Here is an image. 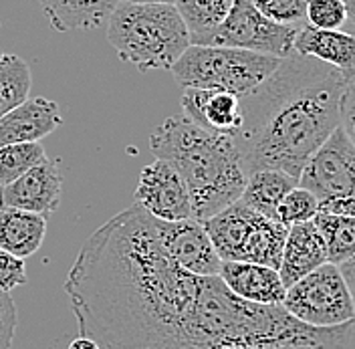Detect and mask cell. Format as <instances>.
Returning a JSON list of instances; mask_svg holds the SVG:
<instances>
[{
  "instance_id": "18",
  "label": "cell",
  "mask_w": 355,
  "mask_h": 349,
  "mask_svg": "<svg viewBox=\"0 0 355 349\" xmlns=\"http://www.w3.org/2000/svg\"><path fill=\"white\" fill-rule=\"evenodd\" d=\"M55 31L75 33L103 26L119 0H39Z\"/></svg>"
},
{
  "instance_id": "8",
  "label": "cell",
  "mask_w": 355,
  "mask_h": 349,
  "mask_svg": "<svg viewBox=\"0 0 355 349\" xmlns=\"http://www.w3.org/2000/svg\"><path fill=\"white\" fill-rule=\"evenodd\" d=\"M283 307L311 327H337L355 321V305L339 266L325 262L287 287Z\"/></svg>"
},
{
  "instance_id": "30",
  "label": "cell",
  "mask_w": 355,
  "mask_h": 349,
  "mask_svg": "<svg viewBox=\"0 0 355 349\" xmlns=\"http://www.w3.org/2000/svg\"><path fill=\"white\" fill-rule=\"evenodd\" d=\"M339 113H341V128L355 146V77L345 83V89L341 93Z\"/></svg>"
},
{
  "instance_id": "11",
  "label": "cell",
  "mask_w": 355,
  "mask_h": 349,
  "mask_svg": "<svg viewBox=\"0 0 355 349\" xmlns=\"http://www.w3.org/2000/svg\"><path fill=\"white\" fill-rule=\"evenodd\" d=\"M155 232L164 250L178 266L198 277H218L222 259L202 222L194 219L174 222L155 219Z\"/></svg>"
},
{
  "instance_id": "5",
  "label": "cell",
  "mask_w": 355,
  "mask_h": 349,
  "mask_svg": "<svg viewBox=\"0 0 355 349\" xmlns=\"http://www.w3.org/2000/svg\"><path fill=\"white\" fill-rule=\"evenodd\" d=\"M279 63V57L246 49L190 44L170 71L184 89H218L244 95L261 85Z\"/></svg>"
},
{
  "instance_id": "22",
  "label": "cell",
  "mask_w": 355,
  "mask_h": 349,
  "mask_svg": "<svg viewBox=\"0 0 355 349\" xmlns=\"http://www.w3.org/2000/svg\"><path fill=\"white\" fill-rule=\"evenodd\" d=\"M33 75L19 55L0 49V117L28 99Z\"/></svg>"
},
{
  "instance_id": "29",
  "label": "cell",
  "mask_w": 355,
  "mask_h": 349,
  "mask_svg": "<svg viewBox=\"0 0 355 349\" xmlns=\"http://www.w3.org/2000/svg\"><path fill=\"white\" fill-rule=\"evenodd\" d=\"M19 313L10 293L0 291V349H10L17 333Z\"/></svg>"
},
{
  "instance_id": "17",
  "label": "cell",
  "mask_w": 355,
  "mask_h": 349,
  "mask_svg": "<svg viewBox=\"0 0 355 349\" xmlns=\"http://www.w3.org/2000/svg\"><path fill=\"white\" fill-rule=\"evenodd\" d=\"M325 262H327V244L313 220L288 226L281 264L277 269L285 289Z\"/></svg>"
},
{
  "instance_id": "31",
  "label": "cell",
  "mask_w": 355,
  "mask_h": 349,
  "mask_svg": "<svg viewBox=\"0 0 355 349\" xmlns=\"http://www.w3.org/2000/svg\"><path fill=\"white\" fill-rule=\"evenodd\" d=\"M337 266H339V273H341L343 281H345L347 289H349V295H352L355 305V253L347 261H343L341 264H337Z\"/></svg>"
},
{
  "instance_id": "19",
  "label": "cell",
  "mask_w": 355,
  "mask_h": 349,
  "mask_svg": "<svg viewBox=\"0 0 355 349\" xmlns=\"http://www.w3.org/2000/svg\"><path fill=\"white\" fill-rule=\"evenodd\" d=\"M46 237V219L19 208H0V248L19 257H33Z\"/></svg>"
},
{
  "instance_id": "6",
  "label": "cell",
  "mask_w": 355,
  "mask_h": 349,
  "mask_svg": "<svg viewBox=\"0 0 355 349\" xmlns=\"http://www.w3.org/2000/svg\"><path fill=\"white\" fill-rule=\"evenodd\" d=\"M222 261H244L279 269L287 226L248 208L241 200L202 220Z\"/></svg>"
},
{
  "instance_id": "27",
  "label": "cell",
  "mask_w": 355,
  "mask_h": 349,
  "mask_svg": "<svg viewBox=\"0 0 355 349\" xmlns=\"http://www.w3.org/2000/svg\"><path fill=\"white\" fill-rule=\"evenodd\" d=\"M266 19L281 24L299 26L305 22V10L309 0H250Z\"/></svg>"
},
{
  "instance_id": "9",
  "label": "cell",
  "mask_w": 355,
  "mask_h": 349,
  "mask_svg": "<svg viewBox=\"0 0 355 349\" xmlns=\"http://www.w3.org/2000/svg\"><path fill=\"white\" fill-rule=\"evenodd\" d=\"M297 28L299 26L281 24L266 19L250 0H232L226 19L212 33L208 44L246 49L285 59L295 53L293 43Z\"/></svg>"
},
{
  "instance_id": "21",
  "label": "cell",
  "mask_w": 355,
  "mask_h": 349,
  "mask_svg": "<svg viewBox=\"0 0 355 349\" xmlns=\"http://www.w3.org/2000/svg\"><path fill=\"white\" fill-rule=\"evenodd\" d=\"M174 6L186 24L190 44H208L226 19L232 0H174Z\"/></svg>"
},
{
  "instance_id": "24",
  "label": "cell",
  "mask_w": 355,
  "mask_h": 349,
  "mask_svg": "<svg viewBox=\"0 0 355 349\" xmlns=\"http://www.w3.org/2000/svg\"><path fill=\"white\" fill-rule=\"evenodd\" d=\"M46 160V152L39 142L10 144L0 148V186L15 182L33 166Z\"/></svg>"
},
{
  "instance_id": "2",
  "label": "cell",
  "mask_w": 355,
  "mask_h": 349,
  "mask_svg": "<svg viewBox=\"0 0 355 349\" xmlns=\"http://www.w3.org/2000/svg\"><path fill=\"white\" fill-rule=\"evenodd\" d=\"M345 83L331 65L293 53L261 85L239 95L243 130L232 139L244 174L281 170L299 180L311 155L341 126Z\"/></svg>"
},
{
  "instance_id": "3",
  "label": "cell",
  "mask_w": 355,
  "mask_h": 349,
  "mask_svg": "<svg viewBox=\"0 0 355 349\" xmlns=\"http://www.w3.org/2000/svg\"><path fill=\"white\" fill-rule=\"evenodd\" d=\"M150 150L184 178L192 200V219L198 222L214 216L243 194L248 176L228 135L202 130L186 115H172L150 133Z\"/></svg>"
},
{
  "instance_id": "33",
  "label": "cell",
  "mask_w": 355,
  "mask_h": 349,
  "mask_svg": "<svg viewBox=\"0 0 355 349\" xmlns=\"http://www.w3.org/2000/svg\"><path fill=\"white\" fill-rule=\"evenodd\" d=\"M119 2H137V4H174V0H119Z\"/></svg>"
},
{
  "instance_id": "25",
  "label": "cell",
  "mask_w": 355,
  "mask_h": 349,
  "mask_svg": "<svg viewBox=\"0 0 355 349\" xmlns=\"http://www.w3.org/2000/svg\"><path fill=\"white\" fill-rule=\"evenodd\" d=\"M319 212V200L315 198L313 192H309L303 186H295L287 196L283 198V202L277 208V222H281L283 226H293V224H301V222H309L315 219V214Z\"/></svg>"
},
{
  "instance_id": "32",
  "label": "cell",
  "mask_w": 355,
  "mask_h": 349,
  "mask_svg": "<svg viewBox=\"0 0 355 349\" xmlns=\"http://www.w3.org/2000/svg\"><path fill=\"white\" fill-rule=\"evenodd\" d=\"M67 349H101L93 339H89V337H83V335H79V337H75L71 343H69V348Z\"/></svg>"
},
{
  "instance_id": "15",
  "label": "cell",
  "mask_w": 355,
  "mask_h": 349,
  "mask_svg": "<svg viewBox=\"0 0 355 349\" xmlns=\"http://www.w3.org/2000/svg\"><path fill=\"white\" fill-rule=\"evenodd\" d=\"M63 126L61 110L53 99L33 97L0 117V148L41 142Z\"/></svg>"
},
{
  "instance_id": "12",
  "label": "cell",
  "mask_w": 355,
  "mask_h": 349,
  "mask_svg": "<svg viewBox=\"0 0 355 349\" xmlns=\"http://www.w3.org/2000/svg\"><path fill=\"white\" fill-rule=\"evenodd\" d=\"M57 162L46 158L15 182L0 186V208H19L44 219L53 214L61 204L63 192V176Z\"/></svg>"
},
{
  "instance_id": "14",
  "label": "cell",
  "mask_w": 355,
  "mask_h": 349,
  "mask_svg": "<svg viewBox=\"0 0 355 349\" xmlns=\"http://www.w3.org/2000/svg\"><path fill=\"white\" fill-rule=\"evenodd\" d=\"M293 49L301 57L331 65L345 81L355 77V21H347L337 31H321L303 22L297 28Z\"/></svg>"
},
{
  "instance_id": "4",
  "label": "cell",
  "mask_w": 355,
  "mask_h": 349,
  "mask_svg": "<svg viewBox=\"0 0 355 349\" xmlns=\"http://www.w3.org/2000/svg\"><path fill=\"white\" fill-rule=\"evenodd\" d=\"M107 43L121 61L146 73L170 71L190 37L174 4L119 2L107 19Z\"/></svg>"
},
{
  "instance_id": "23",
  "label": "cell",
  "mask_w": 355,
  "mask_h": 349,
  "mask_svg": "<svg viewBox=\"0 0 355 349\" xmlns=\"http://www.w3.org/2000/svg\"><path fill=\"white\" fill-rule=\"evenodd\" d=\"M315 226L327 244V262L341 264L355 253V216L331 214L319 210L315 214Z\"/></svg>"
},
{
  "instance_id": "1",
  "label": "cell",
  "mask_w": 355,
  "mask_h": 349,
  "mask_svg": "<svg viewBox=\"0 0 355 349\" xmlns=\"http://www.w3.org/2000/svg\"><path fill=\"white\" fill-rule=\"evenodd\" d=\"M63 289L79 335L101 349H345L354 333V323L311 327L184 271L139 204L85 240Z\"/></svg>"
},
{
  "instance_id": "13",
  "label": "cell",
  "mask_w": 355,
  "mask_h": 349,
  "mask_svg": "<svg viewBox=\"0 0 355 349\" xmlns=\"http://www.w3.org/2000/svg\"><path fill=\"white\" fill-rule=\"evenodd\" d=\"M184 115L202 130L234 137L243 130L241 97L218 89H184L182 97Z\"/></svg>"
},
{
  "instance_id": "10",
  "label": "cell",
  "mask_w": 355,
  "mask_h": 349,
  "mask_svg": "<svg viewBox=\"0 0 355 349\" xmlns=\"http://www.w3.org/2000/svg\"><path fill=\"white\" fill-rule=\"evenodd\" d=\"M135 204L164 222L192 219V200L184 178L170 162L159 158L139 172Z\"/></svg>"
},
{
  "instance_id": "16",
  "label": "cell",
  "mask_w": 355,
  "mask_h": 349,
  "mask_svg": "<svg viewBox=\"0 0 355 349\" xmlns=\"http://www.w3.org/2000/svg\"><path fill=\"white\" fill-rule=\"evenodd\" d=\"M220 281L230 293L257 305H283L285 284L277 269L244 261H222Z\"/></svg>"
},
{
  "instance_id": "26",
  "label": "cell",
  "mask_w": 355,
  "mask_h": 349,
  "mask_svg": "<svg viewBox=\"0 0 355 349\" xmlns=\"http://www.w3.org/2000/svg\"><path fill=\"white\" fill-rule=\"evenodd\" d=\"M349 21L343 0H309L305 10V22L313 28L337 31Z\"/></svg>"
},
{
  "instance_id": "20",
  "label": "cell",
  "mask_w": 355,
  "mask_h": 349,
  "mask_svg": "<svg viewBox=\"0 0 355 349\" xmlns=\"http://www.w3.org/2000/svg\"><path fill=\"white\" fill-rule=\"evenodd\" d=\"M299 186V180L281 170H259L246 178L241 202L266 219L277 220V208L288 192Z\"/></svg>"
},
{
  "instance_id": "7",
  "label": "cell",
  "mask_w": 355,
  "mask_h": 349,
  "mask_svg": "<svg viewBox=\"0 0 355 349\" xmlns=\"http://www.w3.org/2000/svg\"><path fill=\"white\" fill-rule=\"evenodd\" d=\"M299 186L315 194L319 210L355 216V146L341 126L311 155Z\"/></svg>"
},
{
  "instance_id": "28",
  "label": "cell",
  "mask_w": 355,
  "mask_h": 349,
  "mask_svg": "<svg viewBox=\"0 0 355 349\" xmlns=\"http://www.w3.org/2000/svg\"><path fill=\"white\" fill-rule=\"evenodd\" d=\"M26 283V264L24 259H19L0 248V291L10 293L12 289Z\"/></svg>"
},
{
  "instance_id": "34",
  "label": "cell",
  "mask_w": 355,
  "mask_h": 349,
  "mask_svg": "<svg viewBox=\"0 0 355 349\" xmlns=\"http://www.w3.org/2000/svg\"><path fill=\"white\" fill-rule=\"evenodd\" d=\"M345 8H347V17L349 21H355V0H343Z\"/></svg>"
}]
</instances>
